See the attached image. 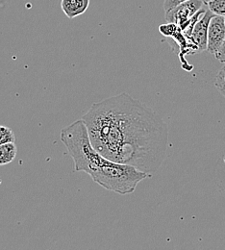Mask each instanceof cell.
<instances>
[{
  "label": "cell",
  "mask_w": 225,
  "mask_h": 250,
  "mask_svg": "<svg viewBox=\"0 0 225 250\" xmlns=\"http://www.w3.org/2000/svg\"><path fill=\"white\" fill-rule=\"evenodd\" d=\"M82 120L101 155L148 176L160 169L166 157L168 127L144 103L123 93L94 103Z\"/></svg>",
  "instance_id": "6da1fadb"
},
{
  "label": "cell",
  "mask_w": 225,
  "mask_h": 250,
  "mask_svg": "<svg viewBox=\"0 0 225 250\" xmlns=\"http://www.w3.org/2000/svg\"><path fill=\"white\" fill-rule=\"evenodd\" d=\"M60 139L74 162V171L88 173L93 181L108 190L122 195L130 194L148 177V174L132 166L101 155L93 146L82 119L62 129Z\"/></svg>",
  "instance_id": "7a4b0ae2"
},
{
  "label": "cell",
  "mask_w": 225,
  "mask_h": 250,
  "mask_svg": "<svg viewBox=\"0 0 225 250\" xmlns=\"http://www.w3.org/2000/svg\"><path fill=\"white\" fill-rule=\"evenodd\" d=\"M203 0L186 1L168 12H165L166 22L175 23L182 31H185L193 22V16L203 7Z\"/></svg>",
  "instance_id": "3957f363"
},
{
  "label": "cell",
  "mask_w": 225,
  "mask_h": 250,
  "mask_svg": "<svg viewBox=\"0 0 225 250\" xmlns=\"http://www.w3.org/2000/svg\"><path fill=\"white\" fill-rule=\"evenodd\" d=\"M225 38V18L215 15L209 24L207 51L215 55L223 44Z\"/></svg>",
  "instance_id": "277c9868"
},
{
  "label": "cell",
  "mask_w": 225,
  "mask_h": 250,
  "mask_svg": "<svg viewBox=\"0 0 225 250\" xmlns=\"http://www.w3.org/2000/svg\"><path fill=\"white\" fill-rule=\"evenodd\" d=\"M214 16L215 14H213V12L208 9L205 12V14L194 24L193 33L191 36V41L197 45L199 52L207 50L208 29L210 21Z\"/></svg>",
  "instance_id": "5b68a950"
},
{
  "label": "cell",
  "mask_w": 225,
  "mask_h": 250,
  "mask_svg": "<svg viewBox=\"0 0 225 250\" xmlns=\"http://www.w3.org/2000/svg\"><path fill=\"white\" fill-rule=\"evenodd\" d=\"M90 3L91 0H62L61 8L64 15L69 20H72L86 13Z\"/></svg>",
  "instance_id": "8992f818"
},
{
  "label": "cell",
  "mask_w": 225,
  "mask_h": 250,
  "mask_svg": "<svg viewBox=\"0 0 225 250\" xmlns=\"http://www.w3.org/2000/svg\"><path fill=\"white\" fill-rule=\"evenodd\" d=\"M18 147L15 143L0 145V166L11 164L17 157Z\"/></svg>",
  "instance_id": "52a82bcc"
},
{
  "label": "cell",
  "mask_w": 225,
  "mask_h": 250,
  "mask_svg": "<svg viewBox=\"0 0 225 250\" xmlns=\"http://www.w3.org/2000/svg\"><path fill=\"white\" fill-rule=\"evenodd\" d=\"M208 9L216 16L225 18V0H212L208 4Z\"/></svg>",
  "instance_id": "ba28073f"
},
{
  "label": "cell",
  "mask_w": 225,
  "mask_h": 250,
  "mask_svg": "<svg viewBox=\"0 0 225 250\" xmlns=\"http://www.w3.org/2000/svg\"><path fill=\"white\" fill-rule=\"evenodd\" d=\"M16 137L13 130L7 126L0 125V145L15 143Z\"/></svg>",
  "instance_id": "9c48e42d"
},
{
  "label": "cell",
  "mask_w": 225,
  "mask_h": 250,
  "mask_svg": "<svg viewBox=\"0 0 225 250\" xmlns=\"http://www.w3.org/2000/svg\"><path fill=\"white\" fill-rule=\"evenodd\" d=\"M215 86L218 91L225 97V62L215 79Z\"/></svg>",
  "instance_id": "30bf717a"
},
{
  "label": "cell",
  "mask_w": 225,
  "mask_h": 250,
  "mask_svg": "<svg viewBox=\"0 0 225 250\" xmlns=\"http://www.w3.org/2000/svg\"><path fill=\"white\" fill-rule=\"evenodd\" d=\"M178 29H179V26L171 22H167L166 24H162L159 26V31L165 37H172Z\"/></svg>",
  "instance_id": "8fae6325"
},
{
  "label": "cell",
  "mask_w": 225,
  "mask_h": 250,
  "mask_svg": "<svg viewBox=\"0 0 225 250\" xmlns=\"http://www.w3.org/2000/svg\"><path fill=\"white\" fill-rule=\"evenodd\" d=\"M186 1H189V0H164L163 8H164V12H168L171 9L175 8L176 6L182 4V3L186 2Z\"/></svg>",
  "instance_id": "7c38bea8"
},
{
  "label": "cell",
  "mask_w": 225,
  "mask_h": 250,
  "mask_svg": "<svg viewBox=\"0 0 225 250\" xmlns=\"http://www.w3.org/2000/svg\"><path fill=\"white\" fill-rule=\"evenodd\" d=\"M215 56H216V58L220 61V62H223V63H225V41H224V42H223V44L221 45V47H220V49L218 50V52L215 54Z\"/></svg>",
  "instance_id": "4fadbf2b"
},
{
  "label": "cell",
  "mask_w": 225,
  "mask_h": 250,
  "mask_svg": "<svg viewBox=\"0 0 225 250\" xmlns=\"http://www.w3.org/2000/svg\"><path fill=\"white\" fill-rule=\"evenodd\" d=\"M210 1H212V0H203V2H204V4H206V5H207V4H208V3H209V2H210Z\"/></svg>",
  "instance_id": "5bb4252c"
}]
</instances>
